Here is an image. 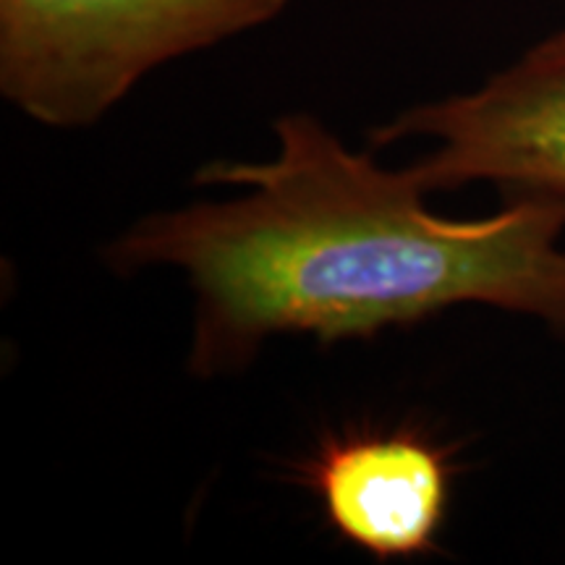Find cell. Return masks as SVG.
Returning <instances> with one entry per match:
<instances>
[{
	"mask_svg": "<svg viewBox=\"0 0 565 565\" xmlns=\"http://www.w3.org/2000/svg\"><path fill=\"white\" fill-rule=\"evenodd\" d=\"M288 0H0V92L55 129L89 126L183 55L265 26Z\"/></svg>",
	"mask_w": 565,
	"mask_h": 565,
	"instance_id": "2",
	"label": "cell"
},
{
	"mask_svg": "<svg viewBox=\"0 0 565 565\" xmlns=\"http://www.w3.org/2000/svg\"><path fill=\"white\" fill-rule=\"evenodd\" d=\"M408 137L435 145L408 168L424 192L494 183L513 196L565 202V30L477 89L401 113L372 141Z\"/></svg>",
	"mask_w": 565,
	"mask_h": 565,
	"instance_id": "3",
	"label": "cell"
},
{
	"mask_svg": "<svg viewBox=\"0 0 565 565\" xmlns=\"http://www.w3.org/2000/svg\"><path fill=\"white\" fill-rule=\"evenodd\" d=\"M448 450L419 433L330 437L307 469L330 526L385 561L429 555L454 492Z\"/></svg>",
	"mask_w": 565,
	"mask_h": 565,
	"instance_id": "4",
	"label": "cell"
},
{
	"mask_svg": "<svg viewBox=\"0 0 565 565\" xmlns=\"http://www.w3.org/2000/svg\"><path fill=\"white\" fill-rule=\"evenodd\" d=\"M278 154L212 162L200 183L249 194L160 212L108 249L121 273L181 267L194 288L189 370H244L273 335L370 338L458 303L529 315L565 333V202L513 196L479 221L424 207L406 171L345 150L307 113L275 121Z\"/></svg>",
	"mask_w": 565,
	"mask_h": 565,
	"instance_id": "1",
	"label": "cell"
}]
</instances>
